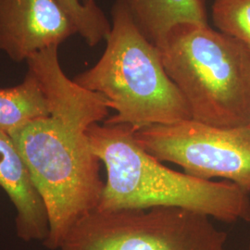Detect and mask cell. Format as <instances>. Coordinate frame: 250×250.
<instances>
[{"instance_id":"6da1fadb","label":"cell","mask_w":250,"mask_h":250,"mask_svg":"<svg viewBox=\"0 0 250 250\" xmlns=\"http://www.w3.org/2000/svg\"><path fill=\"white\" fill-rule=\"evenodd\" d=\"M29 62L45 82L53 103L50 116L10 135L45 201L49 234L43 244L61 249L72 226L97 209L104 183L87 130L108 117L107 99L66 76L59 46L35 54Z\"/></svg>"},{"instance_id":"7a4b0ae2","label":"cell","mask_w":250,"mask_h":250,"mask_svg":"<svg viewBox=\"0 0 250 250\" xmlns=\"http://www.w3.org/2000/svg\"><path fill=\"white\" fill-rule=\"evenodd\" d=\"M126 125L94 124L87 130L107 182L97 210L178 208L232 224L250 222V192L229 181L204 180L166 167L136 142Z\"/></svg>"},{"instance_id":"3957f363","label":"cell","mask_w":250,"mask_h":250,"mask_svg":"<svg viewBox=\"0 0 250 250\" xmlns=\"http://www.w3.org/2000/svg\"><path fill=\"white\" fill-rule=\"evenodd\" d=\"M111 19L99 62L73 79L107 99L115 114L103 123L129 125L135 132L191 120L188 102L164 69L161 48L144 35L125 0L115 1Z\"/></svg>"},{"instance_id":"277c9868","label":"cell","mask_w":250,"mask_h":250,"mask_svg":"<svg viewBox=\"0 0 250 250\" xmlns=\"http://www.w3.org/2000/svg\"><path fill=\"white\" fill-rule=\"evenodd\" d=\"M161 50L193 120L220 128L250 125V51L241 41L208 24L186 23Z\"/></svg>"},{"instance_id":"5b68a950","label":"cell","mask_w":250,"mask_h":250,"mask_svg":"<svg viewBox=\"0 0 250 250\" xmlns=\"http://www.w3.org/2000/svg\"><path fill=\"white\" fill-rule=\"evenodd\" d=\"M209 217L178 208L94 210L69 231L62 250H227Z\"/></svg>"},{"instance_id":"8992f818","label":"cell","mask_w":250,"mask_h":250,"mask_svg":"<svg viewBox=\"0 0 250 250\" xmlns=\"http://www.w3.org/2000/svg\"><path fill=\"white\" fill-rule=\"evenodd\" d=\"M139 146L158 161L204 180L222 178L250 192V126L220 128L193 119L135 131Z\"/></svg>"},{"instance_id":"52a82bcc","label":"cell","mask_w":250,"mask_h":250,"mask_svg":"<svg viewBox=\"0 0 250 250\" xmlns=\"http://www.w3.org/2000/svg\"><path fill=\"white\" fill-rule=\"evenodd\" d=\"M78 34L56 0H0V52L15 62Z\"/></svg>"},{"instance_id":"ba28073f","label":"cell","mask_w":250,"mask_h":250,"mask_svg":"<svg viewBox=\"0 0 250 250\" xmlns=\"http://www.w3.org/2000/svg\"><path fill=\"white\" fill-rule=\"evenodd\" d=\"M0 188L17 209L15 221L19 238L44 243L49 234L45 201L12 138L3 132H0Z\"/></svg>"},{"instance_id":"9c48e42d","label":"cell","mask_w":250,"mask_h":250,"mask_svg":"<svg viewBox=\"0 0 250 250\" xmlns=\"http://www.w3.org/2000/svg\"><path fill=\"white\" fill-rule=\"evenodd\" d=\"M136 24L161 48L170 32L181 24L207 25L204 0H125Z\"/></svg>"},{"instance_id":"30bf717a","label":"cell","mask_w":250,"mask_h":250,"mask_svg":"<svg viewBox=\"0 0 250 250\" xmlns=\"http://www.w3.org/2000/svg\"><path fill=\"white\" fill-rule=\"evenodd\" d=\"M52 108L45 82L33 66L28 65L22 83L0 88V132L10 136L37 120L50 116Z\"/></svg>"},{"instance_id":"8fae6325","label":"cell","mask_w":250,"mask_h":250,"mask_svg":"<svg viewBox=\"0 0 250 250\" xmlns=\"http://www.w3.org/2000/svg\"><path fill=\"white\" fill-rule=\"evenodd\" d=\"M72 20L77 33L89 46L106 40L111 30V22L98 6L88 7L81 0H56Z\"/></svg>"},{"instance_id":"7c38bea8","label":"cell","mask_w":250,"mask_h":250,"mask_svg":"<svg viewBox=\"0 0 250 250\" xmlns=\"http://www.w3.org/2000/svg\"><path fill=\"white\" fill-rule=\"evenodd\" d=\"M211 18L219 31L238 39L250 51V0H214Z\"/></svg>"},{"instance_id":"4fadbf2b","label":"cell","mask_w":250,"mask_h":250,"mask_svg":"<svg viewBox=\"0 0 250 250\" xmlns=\"http://www.w3.org/2000/svg\"><path fill=\"white\" fill-rule=\"evenodd\" d=\"M82 3L85 6H88V7H95V6H98V4L96 3L95 0H81Z\"/></svg>"},{"instance_id":"5bb4252c","label":"cell","mask_w":250,"mask_h":250,"mask_svg":"<svg viewBox=\"0 0 250 250\" xmlns=\"http://www.w3.org/2000/svg\"></svg>"},{"instance_id":"9a60e30c","label":"cell","mask_w":250,"mask_h":250,"mask_svg":"<svg viewBox=\"0 0 250 250\" xmlns=\"http://www.w3.org/2000/svg\"></svg>"}]
</instances>
